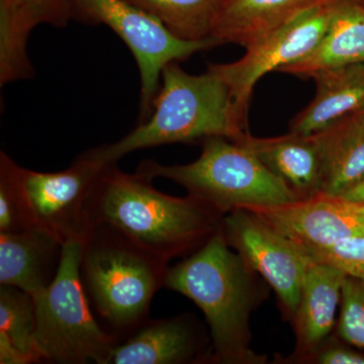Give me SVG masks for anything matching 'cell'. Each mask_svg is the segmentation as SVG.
<instances>
[{
  "label": "cell",
  "mask_w": 364,
  "mask_h": 364,
  "mask_svg": "<svg viewBox=\"0 0 364 364\" xmlns=\"http://www.w3.org/2000/svg\"><path fill=\"white\" fill-rule=\"evenodd\" d=\"M38 26L23 0H0V86L35 75L28 37Z\"/></svg>",
  "instance_id": "cell-20"
},
{
  "label": "cell",
  "mask_w": 364,
  "mask_h": 364,
  "mask_svg": "<svg viewBox=\"0 0 364 364\" xmlns=\"http://www.w3.org/2000/svg\"><path fill=\"white\" fill-rule=\"evenodd\" d=\"M256 274L232 251L222 227L203 247L168 268L165 289L191 299L205 315L212 363H265L250 348L251 314L267 296Z\"/></svg>",
  "instance_id": "cell-2"
},
{
  "label": "cell",
  "mask_w": 364,
  "mask_h": 364,
  "mask_svg": "<svg viewBox=\"0 0 364 364\" xmlns=\"http://www.w3.org/2000/svg\"><path fill=\"white\" fill-rule=\"evenodd\" d=\"M224 214L188 195L160 193L152 179L105 167L90 200V221L116 228L141 247L169 262L195 253L222 227Z\"/></svg>",
  "instance_id": "cell-1"
},
{
  "label": "cell",
  "mask_w": 364,
  "mask_h": 364,
  "mask_svg": "<svg viewBox=\"0 0 364 364\" xmlns=\"http://www.w3.org/2000/svg\"><path fill=\"white\" fill-rule=\"evenodd\" d=\"M314 261L331 265L348 277L364 280V235L306 253Z\"/></svg>",
  "instance_id": "cell-25"
},
{
  "label": "cell",
  "mask_w": 364,
  "mask_h": 364,
  "mask_svg": "<svg viewBox=\"0 0 364 364\" xmlns=\"http://www.w3.org/2000/svg\"><path fill=\"white\" fill-rule=\"evenodd\" d=\"M73 18L90 25H105L121 38L133 54L140 72L139 123L152 112L163 69L198 52L221 45L215 38L186 41L176 37L161 21L127 0H72Z\"/></svg>",
  "instance_id": "cell-7"
},
{
  "label": "cell",
  "mask_w": 364,
  "mask_h": 364,
  "mask_svg": "<svg viewBox=\"0 0 364 364\" xmlns=\"http://www.w3.org/2000/svg\"><path fill=\"white\" fill-rule=\"evenodd\" d=\"M249 133L235 112L229 88L210 67L200 75L189 74L177 62L164 67L152 112L121 140L93 152L114 164L138 150L176 143H195L213 136L237 141Z\"/></svg>",
  "instance_id": "cell-3"
},
{
  "label": "cell",
  "mask_w": 364,
  "mask_h": 364,
  "mask_svg": "<svg viewBox=\"0 0 364 364\" xmlns=\"http://www.w3.org/2000/svg\"><path fill=\"white\" fill-rule=\"evenodd\" d=\"M21 166L0 152V233L35 228L28 214L21 176Z\"/></svg>",
  "instance_id": "cell-23"
},
{
  "label": "cell",
  "mask_w": 364,
  "mask_h": 364,
  "mask_svg": "<svg viewBox=\"0 0 364 364\" xmlns=\"http://www.w3.org/2000/svg\"><path fill=\"white\" fill-rule=\"evenodd\" d=\"M359 1L361 2V4H364V0H359Z\"/></svg>",
  "instance_id": "cell-31"
},
{
  "label": "cell",
  "mask_w": 364,
  "mask_h": 364,
  "mask_svg": "<svg viewBox=\"0 0 364 364\" xmlns=\"http://www.w3.org/2000/svg\"><path fill=\"white\" fill-rule=\"evenodd\" d=\"M336 326L339 338L345 343L364 348V280L345 277Z\"/></svg>",
  "instance_id": "cell-24"
},
{
  "label": "cell",
  "mask_w": 364,
  "mask_h": 364,
  "mask_svg": "<svg viewBox=\"0 0 364 364\" xmlns=\"http://www.w3.org/2000/svg\"><path fill=\"white\" fill-rule=\"evenodd\" d=\"M35 299L13 286L0 284V331L9 337L33 363H40L36 348Z\"/></svg>",
  "instance_id": "cell-22"
},
{
  "label": "cell",
  "mask_w": 364,
  "mask_h": 364,
  "mask_svg": "<svg viewBox=\"0 0 364 364\" xmlns=\"http://www.w3.org/2000/svg\"><path fill=\"white\" fill-rule=\"evenodd\" d=\"M345 277L346 274L338 268L311 261L293 318L296 358L312 359L329 340L337 325V311L341 305Z\"/></svg>",
  "instance_id": "cell-14"
},
{
  "label": "cell",
  "mask_w": 364,
  "mask_h": 364,
  "mask_svg": "<svg viewBox=\"0 0 364 364\" xmlns=\"http://www.w3.org/2000/svg\"><path fill=\"white\" fill-rule=\"evenodd\" d=\"M222 232L230 247L272 287L282 309L294 318L312 258L247 208H237L225 215Z\"/></svg>",
  "instance_id": "cell-10"
},
{
  "label": "cell",
  "mask_w": 364,
  "mask_h": 364,
  "mask_svg": "<svg viewBox=\"0 0 364 364\" xmlns=\"http://www.w3.org/2000/svg\"><path fill=\"white\" fill-rule=\"evenodd\" d=\"M291 239L306 253L364 235V203L320 193L270 207L245 208Z\"/></svg>",
  "instance_id": "cell-11"
},
{
  "label": "cell",
  "mask_w": 364,
  "mask_h": 364,
  "mask_svg": "<svg viewBox=\"0 0 364 364\" xmlns=\"http://www.w3.org/2000/svg\"><path fill=\"white\" fill-rule=\"evenodd\" d=\"M107 165L90 149L61 171L21 167V184L33 226L52 234L63 245L82 242L91 228V196Z\"/></svg>",
  "instance_id": "cell-8"
},
{
  "label": "cell",
  "mask_w": 364,
  "mask_h": 364,
  "mask_svg": "<svg viewBox=\"0 0 364 364\" xmlns=\"http://www.w3.org/2000/svg\"><path fill=\"white\" fill-rule=\"evenodd\" d=\"M338 2L299 14L245 48V55L237 61L208 65L226 83L235 112L246 130L249 105L258 81L269 72H279L314 51L324 37Z\"/></svg>",
  "instance_id": "cell-9"
},
{
  "label": "cell",
  "mask_w": 364,
  "mask_h": 364,
  "mask_svg": "<svg viewBox=\"0 0 364 364\" xmlns=\"http://www.w3.org/2000/svg\"><path fill=\"white\" fill-rule=\"evenodd\" d=\"M81 242L63 245L58 273L33 296L40 363L109 364L119 338L98 322L81 284Z\"/></svg>",
  "instance_id": "cell-6"
},
{
  "label": "cell",
  "mask_w": 364,
  "mask_h": 364,
  "mask_svg": "<svg viewBox=\"0 0 364 364\" xmlns=\"http://www.w3.org/2000/svg\"><path fill=\"white\" fill-rule=\"evenodd\" d=\"M312 78L315 97L291 119L289 133L313 135L364 109V63L326 69Z\"/></svg>",
  "instance_id": "cell-16"
},
{
  "label": "cell",
  "mask_w": 364,
  "mask_h": 364,
  "mask_svg": "<svg viewBox=\"0 0 364 364\" xmlns=\"http://www.w3.org/2000/svg\"><path fill=\"white\" fill-rule=\"evenodd\" d=\"M328 341L313 356L316 363L364 364V353L354 350L351 347L343 346V345H329Z\"/></svg>",
  "instance_id": "cell-27"
},
{
  "label": "cell",
  "mask_w": 364,
  "mask_h": 364,
  "mask_svg": "<svg viewBox=\"0 0 364 364\" xmlns=\"http://www.w3.org/2000/svg\"><path fill=\"white\" fill-rule=\"evenodd\" d=\"M317 136L324 157L322 193L341 196L364 177V121L355 112Z\"/></svg>",
  "instance_id": "cell-19"
},
{
  "label": "cell",
  "mask_w": 364,
  "mask_h": 364,
  "mask_svg": "<svg viewBox=\"0 0 364 364\" xmlns=\"http://www.w3.org/2000/svg\"><path fill=\"white\" fill-rule=\"evenodd\" d=\"M358 114H359V116L361 117V119H363L364 121V109H361L360 112H358Z\"/></svg>",
  "instance_id": "cell-30"
},
{
  "label": "cell",
  "mask_w": 364,
  "mask_h": 364,
  "mask_svg": "<svg viewBox=\"0 0 364 364\" xmlns=\"http://www.w3.org/2000/svg\"><path fill=\"white\" fill-rule=\"evenodd\" d=\"M358 63H364V4L359 0H341L314 51L279 72L312 78L326 69Z\"/></svg>",
  "instance_id": "cell-18"
},
{
  "label": "cell",
  "mask_w": 364,
  "mask_h": 364,
  "mask_svg": "<svg viewBox=\"0 0 364 364\" xmlns=\"http://www.w3.org/2000/svg\"><path fill=\"white\" fill-rule=\"evenodd\" d=\"M237 142L256 155L298 200L322 193L324 157L317 134L303 136L289 132L284 136L257 138L247 133Z\"/></svg>",
  "instance_id": "cell-13"
},
{
  "label": "cell",
  "mask_w": 364,
  "mask_h": 364,
  "mask_svg": "<svg viewBox=\"0 0 364 364\" xmlns=\"http://www.w3.org/2000/svg\"><path fill=\"white\" fill-rule=\"evenodd\" d=\"M154 16L176 37L186 41L213 38L226 0H127Z\"/></svg>",
  "instance_id": "cell-21"
},
{
  "label": "cell",
  "mask_w": 364,
  "mask_h": 364,
  "mask_svg": "<svg viewBox=\"0 0 364 364\" xmlns=\"http://www.w3.org/2000/svg\"><path fill=\"white\" fill-rule=\"evenodd\" d=\"M341 0H226L213 38L247 48L299 14Z\"/></svg>",
  "instance_id": "cell-17"
},
{
  "label": "cell",
  "mask_w": 364,
  "mask_h": 364,
  "mask_svg": "<svg viewBox=\"0 0 364 364\" xmlns=\"http://www.w3.org/2000/svg\"><path fill=\"white\" fill-rule=\"evenodd\" d=\"M136 172L152 181L161 177L176 182L188 195L224 215L237 208L270 207L298 200L245 146L224 136L203 141L196 161L164 165L145 160Z\"/></svg>",
  "instance_id": "cell-5"
},
{
  "label": "cell",
  "mask_w": 364,
  "mask_h": 364,
  "mask_svg": "<svg viewBox=\"0 0 364 364\" xmlns=\"http://www.w3.org/2000/svg\"><path fill=\"white\" fill-rule=\"evenodd\" d=\"M339 198L349 200V202L364 203V177L358 183L344 191L341 196H339Z\"/></svg>",
  "instance_id": "cell-29"
},
{
  "label": "cell",
  "mask_w": 364,
  "mask_h": 364,
  "mask_svg": "<svg viewBox=\"0 0 364 364\" xmlns=\"http://www.w3.org/2000/svg\"><path fill=\"white\" fill-rule=\"evenodd\" d=\"M62 252L63 244L40 228L0 233V284L40 294L56 277Z\"/></svg>",
  "instance_id": "cell-15"
},
{
  "label": "cell",
  "mask_w": 364,
  "mask_h": 364,
  "mask_svg": "<svg viewBox=\"0 0 364 364\" xmlns=\"http://www.w3.org/2000/svg\"><path fill=\"white\" fill-rule=\"evenodd\" d=\"M212 363V345L191 315L150 320L117 345L109 364Z\"/></svg>",
  "instance_id": "cell-12"
},
{
  "label": "cell",
  "mask_w": 364,
  "mask_h": 364,
  "mask_svg": "<svg viewBox=\"0 0 364 364\" xmlns=\"http://www.w3.org/2000/svg\"><path fill=\"white\" fill-rule=\"evenodd\" d=\"M32 360L21 352L4 332L0 331V364H31Z\"/></svg>",
  "instance_id": "cell-28"
},
{
  "label": "cell",
  "mask_w": 364,
  "mask_h": 364,
  "mask_svg": "<svg viewBox=\"0 0 364 364\" xmlns=\"http://www.w3.org/2000/svg\"><path fill=\"white\" fill-rule=\"evenodd\" d=\"M168 263L107 224H93L81 242L83 289L98 322L121 343L149 318Z\"/></svg>",
  "instance_id": "cell-4"
},
{
  "label": "cell",
  "mask_w": 364,
  "mask_h": 364,
  "mask_svg": "<svg viewBox=\"0 0 364 364\" xmlns=\"http://www.w3.org/2000/svg\"><path fill=\"white\" fill-rule=\"evenodd\" d=\"M38 25L64 28L73 20L72 0H23Z\"/></svg>",
  "instance_id": "cell-26"
}]
</instances>
